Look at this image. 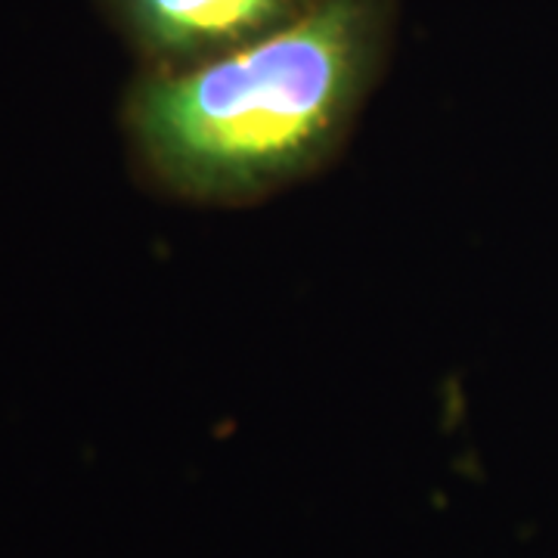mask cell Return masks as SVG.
Masks as SVG:
<instances>
[{
    "label": "cell",
    "instance_id": "1",
    "mask_svg": "<svg viewBox=\"0 0 558 558\" xmlns=\"http://www.w3.org/2000/svg\"><path fill=\"white\" fill-rule=\"evenodd\" d=\"M398 0H314L277 35L190 72H140L121 106L137 171L193 205L242 208L319 174L388 65Z\"/></svg>",
    "mask_w": 558,
    "mask_h": 558
},
{
    "label": "cell",
    "instance_id": "2",
    "mask_svg": "<svg viewBox=\"0 0 558 558\" xmlns=\"http://www.w3.org/2000/svg\"><path fill=\"white\" fill-rule=\"evenodd\" d=\"M314 0H102L143 72H190L277 35Z\"/></svg>",
    "mask_w": 558,
    "mask_h": 558
}]
</instances>
